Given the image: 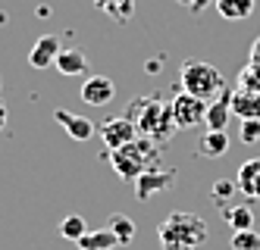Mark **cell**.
Listing matches in <instances>:
<instances>
[{
    "instance_id": "6da1fadb",
    "label": "cell",
    "mask_w": 260,
    "mask_h": 250,
    "mask_svg": "<svg viewBox=\"0 0 260 250\" xmlns=\"http://www.w3.org/2000/svg\"><path fill=\"white\" fill-rule=\"evenodd\" d=\"M157 241H160V250H201L207 244V222L198 213L176 209L160 222Z\"/></svg>"
},
{
    "instance_id": "7a4b0ae2",
    "label": "cell",
    "mask_w": 260,
    "mask_h": 250,
    "mask_svg": "<svg viewBox=\"0 0 260 250\" xmlns=\"http://www.w3.org/2000/svg\"><path fill=\"white\" fill-rule=\"evenodd\" d=\"M160 160V153H157V141L154 138H135V141H128L116 150H110V163H113L116 169V175L125 178V182H135L144 169H151L157 166Z\"/></svg>"
},
{
    "instance_id": "3957f363",
    "label": "cell",
    "mask_w": 260,
    "mask_h": 250,
    "mask_svg": "<svg viewBox=\"0 0 260 250\" xmlns=\"http://www.w3.org/2000/svg\"><path fill=\"white\" fill-rule=\"evenodd\" d=\"M128 119H135L138 131H144L147 138H154L157 144H163L179 128L176 119H173V106L170 103H160L157 97H151V100L141 97L135 103V110H132V116H128Z\"/></svg>"
},
{
    "instance_id": "277c9868",
    "label": "cell",
    "mask_w": 260,
    "mask_h": 250,
    "mask_svg": "<svg viewBox=\"0 0 260 250\" xmlns=\"http://www.w3.org/2000/svg\"><path fill=\"white\" fill-rule=\"evenodd\" d=\"M182 79V91L194 94L201 100H216L222 91H226V82H222V72L213 63H201V60H188L179 69Z\"/></svg>"
},
{
    "instance_id": "5b68a950",
    "label": "cell",
    "mask_w": 260,
    "mask_h": 250,
    "mask_svg": "<svg viewBox=\"0 0 260 250\" xmlns=\"http://www.w3.org/2000/svg\"><path fill=\"white\" fill-rule=\"evenodd\" d=\"M207 103H210V100H201V97H194V94H188V91H179L176 97L170 100L176 125H179L182 131L198 128V125L204 122V116H207Z\"/></svg>"
},
{
    "instance_id": "8992f818",
    "label": "cell",
    "mask_w": 260,
    "mask_h": 250,
    "mask_svg": "<svg viewBox=\"0 0 260 250\" xmlns=\"http://www.w3.org/2000/svg\"><path fill=\"white\" fill-rule=\"evenodd\" d=\"M98 131H101V141L107 144V150H116V147H122V144H128V141L138 138V134H135L138 125H135V119H128V116L107 119V122L98 125Z\"/></svg>"
},
{
    "instance_id": "52a82bcc",
    "label": "cell",
    "mask_w": 260,
    "mask_h": 250,
    "mask_svg": "<svg viewBox=\"0 0 260 250\" xmlns=\"http://www.w3.org/2000/svg\"><path fill=\"white\" fill-rule=\"evenodd\" d=\"M173 178H176V172H170V169H160V166L144 169L141 175L135 178V197L138 200H151L154 194H160V191L170 188Z\"/></svg>"
},
{
    "instance_id": "ba28073f",
    "label": "cell",
    "mask_w": 260,
    "mask_h": 250,
    "mask_svg": "<svg viewBox=\"0 0 260 250\" xmlns=\"http://www.w3.org/2000/svg\"><path fill=\"white\" fill-rule=\"evenodd\" d=\"M82 100L88 106H107L110 100H116V85L107 75H88L82 85Z\"/></svg>"
},
{
    "instance_id": "9c48e42d",
    "label": "cell",
    "mask_w": 260,
    "mask_h": 250,
    "mask_svg": "<svg viewBox=\"0 0 260 250\" xmlns=\"http://www.w3.org/2000/svg\"><path fill=\"white\" fill-rule=\"evenodd\" d=\"M60 50H63V44H60L57 34H41L38 41L31 44V50H28V66L31 69L53 66V63H57V56H60Z\"/></svg>"
},
{
    "instance_id": "30bf717a",
    "label": "cell",
    "mask_w": 260,
    "mask_h": 250,
    "mask_svg": "<svg viewBox=\"0 0 260 250\" xmlns=\"http://www.w3.org/2000/svg\"><path fill=\"white\" fill-rule=\"evenodd\" d=\"M53 119L63 125V131L72 141H91L94 131H98V122H91L85 116H76V113H69V110H53Z\"/></svg>"
},
{
    "instance_id": "8fae6325",
    "label": "cell",
    "mask_w": 260,
    "mask_h": 250,
    "mask_svg": "<svg viewBox=\"0 0 260 250\" xmlns=\"http://www.w3.org/2000/svg\"><path fill=\"white\" fill-rule=\"evenodd\" d=\"M235 185H238V191H241L248 200H260V157L245 160V163L238 166Z\"/></svg>"
},
{
    "instance_id": "7c38bea8",
    "label": "cell",
    "mask_w": 260,
    "mask_h": 250,
    "mask_svg": "<svg viewBox=\"0 0 260 250\" xmlns=\"http://www.w3.org/2000/svg\"><path fill=\"white\" fill-rule=\"evenodd\" d=\"M229 116H232V94L222 91L216 100L207 103V116H204V125H207L210 131H226Z\"/></svg>"
},
{
    "instance_id": "4fadbf2b",
    "label": "cell",
    "mask_w": 260,
    "mask_h": 250,
    "mask_svg": "<svg viewBox=\"0 0 260 250\" xmlns=\"http://www.w3.org/2000/svg\"><path fill=\"white\" fill-rule=\"evenodd\" d=\"M53 66H57L60 75H88V56H85V50H79V47H69V50L63 47Z\"/></svg>"
},
{
    "instance_id": "5bb4252c",
    "label": "cell",
    "mask_w": 260,
    "mask_h": 250,
    "mask_svg": "<svg viewBox=\"0 0 260 250\" xmlns=\"http://www.w3.org/2000/svg\"><path fill=\"white\" fill-rule=\"evenodd\" d=\"M232 113L238 119H260V94L257 91L232 94Z\"/></svg>"
},
{
    "instance_id": "9a60e30c",
    "label": "cell",
    "mask_w": 260,
    "mask_h": 250,
    "mask_svg": "<svg viewBox=\"0 0 260 250\" xmlns=\"http://www.w3.org/2000/svg\"><path fill=\"white\" fill-rule=\"evenodd\" d=\"M201 157H207V160H219V157H226L229 153V134L226 131H210L201 138Z\"/></svg>"
},
{
    "instance_id": "2e32d148",
    "label": "cell",
    "mask_w": 260,
    "mask_h": 250,
    "mask_svg": "<svg viewBox=\"0 0 260 250\" xmlns=\"http://www.w3.org/2000/svg\"><path fill=\"white\" fill-rule=\"evenodd\" d=\"M222 219H226V225H232V232H248V228H254V213H251L248 203L222 206Z\"/></svg>"
},
{
    "instance_id": "e0dca14e",
    "label": "cell",
    "mask_w": 260,
    "mask_h": 250,
    "mask_svg": "<svg viewBox=\"0 0 260 250\" xmlns=\"http://www.w3.org/2000/svg\"><path fill=\"white\" fill-rule=\"evenodd\" d=\"M213 7L222 19H232V22H241L254 13V0H213Z\"/></svg>"
},
{
    "instance_id": "ac0fdd59",
    "label": "cell",
    "mask_w": 260,
    "mask_h": 250,
    "mask_svg": "<svg viewBox=\"0 0 260 250\" xmlns=\"http://www.w3.org/2000/svg\"><path fill=\"white\" fill-rule=\"evenodd\" d=\"M94 7L110 19H116V22H128L135 13V0H94Z\"/></svg>"
},
{
    "instance_id": "d6986e66",
    "label": "cell",
    "mask_w": 260,
    "mask_h": 250,
    "mask_svg": "<svg viewBox=\"0 0 260 250\" xmlns=\"http://www.w3.org/2000/svg\"><path fill=\"white\" fill-rule=\"evenodd\" d=\"M107 228L116 235V241L122 247L135 241V222H132V216H125V213H113V216L107 219Z\"/></svg>"
},
{
    "instance_id": "ffe728a7",
    "label": "cell",
    "mask_w": 260,
    "mask_h": 250,
    "mask_svg": "<svg viewBox=\"0 0 260 250\" xmlns=\"http://www.w3.org/2000/svg\"><path fill=\"white\" fill-rule=\"evenodd\" d=\"M119 247L116 235L110 232V228H98V232H88L82 241H79V250H113Z\"/></svg>"
},
{
    "instance_id": "44dd1931",
    "label": "cell",
    "mask_w": 260,
    "mask_h": 250,
    "mask_svg": "<svg viewBox=\"0 0 260 250\" xmlns=\"http://www.w3.org/2000/svg\"><path fill=\"white\" fill-rule=\"evenodd\" d=\"M88 232H91V228H88V222H85L82 216H66V219L60 222V235H63L66 241H76V244H79Z\"/></svg>"
},
{
    "instance_id": "7402d4cb",
    "label": "cell",
    "mask_w": 260,
    "mask_h": 250,
    "mask_svg": "<svg viewBox=\"0 0 260 250\" xmlns=\"http://www.w3.org/2000/svg\"><path fill=\"white\" fill-rule=\"evenodd\" d=\"M229 250H260V235L254 228H248V232H232Z\"/></svg>"
},
{
    "instance_id": "603a6c76",
    "label": "cell",
    "mask_w": 260,
    "mask_h": 250,
    "mask_svg": "<svg viewBox=\"0 0 260 250\" xmlns=\"http://www.w3.org/2000/svg\"><path fill=\"white\" fill-rule=\"evenodd\" d=\"M238 138L245 141V144H257V141H260V119H241Z\"/></svg>"
},
{
    "instance_id": "cb8c5ba5",
    "label": "cell",
    "mask_w": 260,
    "mask_h": 250,
    "mask_svg": "<svg viewBox=\"0 0 260 250\" xmlns=\"http://www.w3.org/2000/svg\"><path fill=\"white\" fill-rule=\"evenodd\" d=\"M238 185L235 182H216L213 188H210V194H213V200L219 203V209H222V203H226L229 200V194H232V191H235Z\"/></svg>"
},
{
    "instance_id": "d4e9b609",
    "label": "cell",
    "mask_w": 260,
    "mask_h": 250,
    "mask_svg": "<svg viewBox=\"0 0 260 250\" xmlns=\"http://www.w3.org/2000/svg\"><path fill=\"white\" fill-rule=\"evenodd\" d=\"M210 4H213V0H191V7H188V10H191V13H201V10H207Z\"/></svg>"
},
{
    "instance_id": "484cf974",
    "label": "cell",
    "mask_w": 260,
    "mask_h": 250,
    "mask_svg": "<svg viewBox=\"0 0 260 250\" xmlns=\"http://www.w3.org/2000/svg\"><path fill=\"white\" fill-rule=\"evenodd\" d=\"M7 116H10V110H7V103H4V100H0V128L7 125Z\"/></svg>"
},
{
    "instance_id": "4316f807",
    "label": "cell",
    "mask_w": 260,
    "mask_h": 250,
    "mask_svg": "<svg viewBox=\"0 0 260 250\" xmlns=\"http://www.w3.org/2000/svg\"><path fill=\"white\" fill-rule=\"evenodd\" d=\"M0 85H4V79H0Z\"/></svg>"
}]
</instances>
